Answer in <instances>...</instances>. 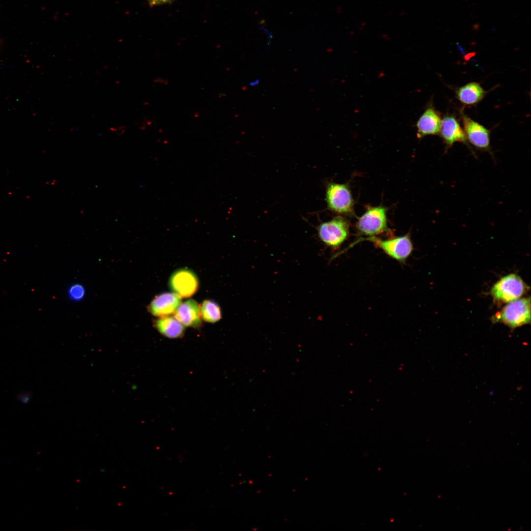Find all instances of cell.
Segmentation results:
<instances>
[{
  "mask_svg": "<svg viewBox=\"0 0 531 531\" xmlns=\"http://www.w3.org/2000/svg\"><path fill=\"white\" fill-rule=\"evenodd\" d=\"M325 199L328 208L332 211L343 215L354 213V199L346 183L330 182L326 188Z\"/></svg>",
  "mask_w": 531,
  "mask_h": 531,
  "instance_id": "5b68a950",
  "label": "cell"
},
{
  "mask_svg": "<svg viewBox=\"0 0 531 531\" xmlns=\"http://www.w3.org/2000/svg\"><path fill=\"white\" fill-rule=\"evenodd\" d=\"M487 93L481 86L477 82L468 83L456 90L457 99L466 106L475 105Z\"/></svg>",
  "mask_w": 531,
  "mask_h": 531,
  "instance_id": "4fadbf2b",
  "label": "cell"
},
{
  "mask_svg": "<svg viewBox=\"0 0 531 531\" xmlns=\"http://www.w3.org/2000/svg\"><path fill=\"white\" fill-rule=\"evenodd\" d=\"M387 207L383 206H367L365 212L355 223L358 233L369 237L377 236L387 231Z\"/></svg>",
  "mask_w": 531,
  "mask_h": 531,
  "instance_id": "7a4b0ae2",
  "label": "cell"
},
{
  "mask_svg": "<svg viewBox=\"0 0 531 531\" xmlns=\"http://www.w3.org/2000/svg\"><path fill=\"white\" fill-rule=\"evenodd\" d=\"M439 135L447 149L457 142L467 145L464 130L453 115H447L442 119Z\"/></svg>",
  "mask_w": 531,
  "mask_h": 531,
  "instance_id": "8fae6325",
  "label": "cell"
},
{
  "mask_svg": "<svg viewBox=\"0 0 531 531\" xmlns=\"http://www.w3.org/2000/svg\"><path fill=\"white\" fill-rule=\"evenodd\" d=\"M373 242L385 254L403 264L412 254L413 246L409 234L383 239L377 236L364 238Z\"/></svg>",
  "mask_w": 531,
  "mask_h": 531,
  "instance_id": "8992f818",
  "label": "cell"
},
{
  "mask_svg": "<svg viewBox=\"0 0 531 531\" xmlns=\"http://www.w3.org/2000/svg\"><path fill=\"white\" fill-rule=\"evenodd\" d=\"M149 4L156 5L168 2L172 0H147Z\"/></svg>",
  "mask_w": 531,
  "mask_h": 531,
  "instance_id": "e0dca14e",
  "label": "cell"
},
{
  "mask_svg": "<svg viewBox=\"0 0 531 531\" xmlns=\"http://www.w3.org/2000/svg\"><path fill=\"white\" fill-rule=\"evenodd\" d=\"M461 118L467 140L477 149L491 151L490 131L463 113Z\"/></svg>",
  "mask_w": 531,
  "mask_h": 531,
  "instance_id": "52a82bcc",
  "label": "cell"
},
{
  "mask_svg": "<svg viewBox=\"0 0 531 531\" xmlns=\"http://www.w3.org/2000/svg\"><path fill=\"white\" fill-rule=\"evenodd\" d=\"M494 323H501L514 329L531 322L530 297L519 298L508 302L492 317Z\"/></svg>",
  "mask_w": 531,
  "mask_h": 531,
  "instance_id": "6da1fadb",
  "label": "cell"
},
{
  "mask_svg": "<svg viewBox=\"0 0 531 531\" xmlns=\"http://www.w3.org/2000/svg\"><path fill=\"white\" fill-rule=\"evenodd\" d=\"M29 399H30V397L28 395V396L27 395L25 396L24 395L23 396L21 397V401H22L23 403H25V402L27 403L28 401H29Z\"/></svg>",
  "mask_w": 531,
  "mask_h": 531,
  "instance_id": "ffe728a7",
  "label": "cell"
},
{
  "mask_svg": "<svg viewBox=\"0 0 531 531\" xmlns=\"http://www.w3.org/2000/svg\"><path fill=\"white\" fill-rule=\"evenodd\" d=\"M260 81L259 79H256L251 81L249 83V85L251 87H255L259 84Z\"/></svg>",
  "mask_w": 531,
  "mask_h": 531,
  "instance_id": "d6986e66",
  "label": "cell"
},
{
  "mask_svg": "<svg viewBox=\"0 0 531 531\" xmlns=\"http://www.w3.org/2000/svg\"><path fill=\"white\" fill-rule=\"evenodd\" d=\"M126 130V127L124 126H119L117 129H116L117 131V134L118 136L123 134Z\"/></svg>",
  "mask_w": 531,
  "mask_h": 531,
  "instance_id": "ac0fdd59",
  "label": "cell"
},
{
  "mask_svg": "<svg viewBox=\"0 0 531 531\" xmlns=\"http://www.w3.org/2000/svg\"><path fill=\"white\" fill-rule=\"evenodd\" d=\"M85 293L84 287L78 284L72 286L68 291L70 298L74 300L82 299L85 295Z\"/></svg>",
  "mask_w": 531,
  "mask_h": 531,
  "instance_id": "2e32d148",
  "label": "cell"
},
{
  "mask_svg": "<svg viewBox=\"0 0 531 531\" xmlns=\"http://www.w3.org/2000/svg\"><path fill=\"white\" fill-rule=\"evenodd\" d=\"M181 297L174 293H164L156 295L148 307L152 315L162 317L174 314L181 303Z\"/></svg>",
  "mask_w": 531,
  "mask_h": 531,
  "instance_id": "30bf717a",
  "label": "cell"
},
{
  "mask_svg": "<svg viewBox=\"0 0 531 531\" xmlns=\"http://www.w3.org/2000/svg\"><path fill=\"white\" fill-rule=\"evenodd\" d=\"M441 122V114L429 104L416 121L417 137L421 139L428 135H439Z\"/></svg>",
  "mask_w": 531,
  "mask_h": 531,
  "instance_id": "9c48e42d",
  "label": "cell"
},
{
  "mask_svg": "<svg viewBox=\"0 0 531 531\" xmlns=\"http://www.w3.org/2000/svg\"><path fill=\"white\" fill-rule=\"evenodd\" d=\"M318 236L327 247L336 250L348 239L350 224L346 219L338 216L322 223L317 228Z\"/></svg>",
  "mask_w": 531,
  "mask_h": 531,
  "instance_id": "3957f363",
  "label": "cell"
},
{
  "mask_svg": "<svg viewBox=\"0 0 531 531\" xmlns=\"http://www.w3.org/2000/svg\"><path fill=\"white\" fill-rule=\"evenodd\" d=\"M169 286L173 293L181 298H187L197 292L199 281L193 271L187 268H180L174 271L170 276Z\"/></svg>",
  "mask_w": 531,
  "mask_h": 531,
  "instance_id": "ba28073f",
  "label": "cell"
},
{
  "mask_svg": "<svg viewBox=\"0 0 531 531\" xmlns=\"http://www.w3.org/2000/svg\"><path fill=\"white\" fill-rule=\"evenodd\" d=\"M200 311L202 319L206 322L216 323L221 318L220 307L212 300H204L200 306Z\"/></svg>",
  "mask_w": 531,
  "mask_h": 531,
  "instance_id": "9a60e30c",
  "label": "cell"
},
{
  "mask_svg": "<svg viewBox=\"0 0 531 531\" xmlns=\"http://www.w3.org/2000/svg\"><path fill=\"white\" fill-rule=\"evenodd\" d=\"M528 289L527 284L519 276L512 273L498 280L492 287L491 295L497 303H508L520 298Z\"/></svg>",
  "mask_w": 531,
  "mask_h": 531,
  "instance_id": "277c9868",
  "label": "cell"
},
{
  "mask_svg": "<svg viewBox=\"0 0 531 531\" xmlns=\"http://www.w3.org/2000/svg\"><path fill=\"white\" fill-rule=\"evenodd\" d=\"M153 324L160 333L169 338H179L184 333V326L175 317L167 316L159 317L154 321Z\"/></svg>",
  "mask_w": 531,
  "mask_h": 531,
  "instance_id": "5bb4252c",
  "label": "cell"
},
{
  "mask_svg": "<svg viewBox=\"0 0 531 531\" xmlns=\"http://www.w3.org/2000/svg\"><path fill=\"white\" fill-rule=\"evenodd\" d=\"M174 314L175 318L184 326L197 328L202 324L200 306L194 299H188L181 303Z\"/></svg>",
  "mask_w": 531,
  "mask_h": 531,
  "instance_id": "7c38bea8",
  "label": "cell"
}]
</instances>
